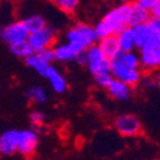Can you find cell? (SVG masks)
I'll list each match as a JSON object with an SVG mask.
<instances>
[{
	"label": "cell",
	"mask_w": 160,
	"mask_h": 160,
	"mask_svg": "<svg viewBox=\"0 0 160 160\" xmlns=\"http://www.w3.org/2000/svg\"><path fill=\"white\" fill-rule=\"evenodd\" d=\"M132 3H124L109 10L106 14L99 21V23L94 27L98 40L105 36L117 35L124 27H127V22L131 14Z\"/></svg>",
	"instance_id": "cell-1"
},
{
	"label": "cell",
	"mask_w": 160,
	"mask_h": 160,
	"mask_svg": "<svg viewBox=\"0 0 160 160\" xmlns=\"http://www.w3.org/2000/svg\"><path fill=\"white\" fill-rule=\"evenodd\" d=\"M67 42L71 44L76 51H82L95 45L98 42V37L92 26L78 22L67 32Z\"/></svg>",
	"instance_id": "cell-2"
},
{
	"label": "cell",
	"mask_w": 160,
	"mask_h": 160,
	"mask_svg": "<svg viewBox=\"0 0 160 160\" xmlns=\"http://www.w3.org/2000/svg\"><path fill=\"white\" fill-rule=\"evenodd\" d=\"M109 71H110V74L113 78L126 83L129 87L137 86L142 81L141 69L140 68L132 69V68H127L126 65H123L121 62V54L117 58L109 60Z\"/></svg>",
	"instance_id": "cell-3"
},
{
	"label": "cell",
	"mask_w": 160,
	"mask_h": 160,
	"mask_svg": "<svg viewBox=\"0 0 160 160\" xmlns=\"http://www.w3.org/2000/svg\"><path fill=\"white\" fill-rule=\"evenodd\" d=\"M131 28L133 33V40H135V49L141 50L142 48L152 46V45L160 46V33L152 31L148 22Z\"/></svg>",
	"instance_id": "cell-4"
},
{
	"label": "cell",
	"mask_w": 160,
	"mask_h": 160,
	"mask_svg": "<svg viewBox=\"0 0 160 160\" xmlns=\"http://www.w3.org/2000/svg\"><path fill=\"white\" fill-rule=\"evenodd\" d=\"M115 129L124 137L137 136L141 132V122L135 114H121L114 121Z\"/></svg>",
	"instance_id": "cell-5"
},
{
	"label": "cell",
	"mask_w": 160,
	"mask_h": 160,
	"mask_svg": "<svg viewBox=\"0 0 160 160\" xmlns=\"http://www.w3.org/2000/svg\"><path fill=\"white\" fill-rule=\"evenodd\" d=\"M55 35H57L55 30L52 27L46 26V27L42 28L41 31L30 33L26 41H27V44L31 46L33 52H40L42 49L52 45V42L55 41Z\"/></svg>",
	"instance_id": "cell-6"
},
{
	"label": "cell",
	"mask_w": 160,
	"mask_h": 160,
	"mask_svg": "<svg viewBox=\"0 0 160 160\" xmlns=\"http://www.w3.org/2000/svg\"><path fill=\"white\" fill-rule=\"evenodd\" d=\"M28 32L24 28V26L22 23V21H16L12 22L9 24H7L5 27L0 28V37L4 42H7L8 45H13L17 42H22L26 41L28 37Z\"/></svg>",
	"instance_id": "cell-7"
},
{
	"label": "cell",
	"mask_w": 160,
	"mask_h": 160,
	"mask_svg": "<svg viewBox=\"0 0 160 160\" xmlns=\"http://www.w3.org/2000/svg\"><path fill=\"white\" fill-rule=\"evenodd\" d=\"M140 67L146 71H155L160 65V46L152 45L138 50Z\"/></svg>",
	"instance_id": "cell-8"
},
{
	"label": "cell",
	"mask_w": 160,
	"mask_h": 160,
	"mask_svg": "<svg viewBox=\"0 0 160 160\" xmlns=\"http://www.w3.org/2000/svg\"><path fill=\"white\" fill-rule=\"evenodd\" d=\"M38 145L37 133L31 129H19L18 133V142H17V151L22 155H31L36 150Z\"/></svg>",
	"instance_id": "cell-9"
},
{
	"label": "cell",
	"mask_w": 160,
	"mask_h": 160,
	"mask_svg": "<svg viewBox=\"0 0 160 160\" xmlns=\"http://www.w3.org/2000/svg\"><path fill=\"white\" fill-rule=\"evenodd\" d=\"M86 54H87L86 65L92 74H95L101 69H109V60L104 57V54L96 44L88 48L86 50Z\"/></svg>",
	"instance_id": "cell-10"
},
{
	"label": "cell",
	"mask_w": 160,
	"mask_h": 160,
	"mask_svg": "<svg viewBox=\"0 0 160 160\" xmlns=\"http://www.w3.org/2000/svg\"><path fill=\"white\" fill-rule=\"evenodd\" d=\"M96 45L99 46V49L101 50L104 57L108 60H112V59L117 58L122 52L121 49H119L118 40H117L115 35H110V36H105V37L99 38Z\"/></svg>",
	"instance_id": "cell-11"
},
{
	"label": "cell",
	"mask_w": 160,
	"mask_h": 160,
	"mask_svg": "<svg viewBox=\"0 0 160 160\" xmlns=\"http://www.w3.org/2000/svg\"><path fill=\"white\" fill-rule=\"evenodd\" d=\"M19 129H8L0 135V154L12 155L17 151Z\"/></svg>",
	"instance_id": "cell-12"
},
{
	"label": "cell",
	"mask_w": 160,
	"mask_h": 160,
	"mask_svg": "<svg viewBox=\"0 0 160 160\" xmlns=\"http://www.w3.org/2000/svg\"><path fill=\"white\" fill-rule=\"evenodd\" d=\"M44 77L49 79L52 90H54L55 92H58V94H63V92L67 90V81H65L64 76L52 64L49 65V68H48Z\"/></svg>",
	"instance_id": "cell-13"
},
{
	"label": "cell",
	"mask_w": 160,
	"mask_h": 160,
	"mask_svg": "<svg viewBox=\"0 0 160 160\" xmlns=\"http://www.w3.org/2000/svg\"><path fill=\"white\" fill-rule=\"evenodd\" d=\"M106 88H108L109 95L113 99L119 100V101H124V100L129 99V96H131V87L121 81H118L115 78L112 79Z\"/></svg>",
	"instance_id": "cell-14"
},
{
	"label": "cell",
	"mask_w": 160,
	"mask_h": 160,
	"mask_svg": "<svg viewBox=\"0 0 160 160\" xmlns=\"http://www.w3.org/2000/svg\"><path fill=\"white\" fill-rule=\"evenodd\" d=\"M149 19H150V16H149L148 10H145L143 8H141L136 2L132 3L131 14H129V18H128V22H127L128 27H135V26L146 23Z\"/></svg>",
	"instance_id": "cell-15"
},
{
	"label": "cell",
	"mask_w": 160,
	"mask_h": 160,
	"mask_svg": "<svg viewBox=\"0 0 160 160\" xmlns=\"http://www.w3.org/2000/svg\"><path fill=\"white\" fill-rule=\"evenodd\" d=\"M54 50V55H55V60L58 62H71L74 60L76 57V49L68 44V42H59L55 46H52Z\"/></svg>",
	"instance_id": "cell-16"
},
{
	"label": "cell",
	"mask_w": 160,
	"mask_h": 160,
	"mask_svg": "<svg viewBox=\"0 0 160 160\" xmlns=\"http://www.w3.org/2000/svg\"><path fill=\"white\" fill-rule=\"evenodd\" d=\"M118 40V45L122 52L135 51V40H133V33L131 27H124L119 33L115 35Z\"/></svg>",
	"instance_id": "cell-17"
},
{
	"label": "cell",
	"mask_w": 160,
	"mask_h": 160,
	"mask_svg": "<svg viewBox=\"0 0 160 160\" xmlns=\"http://www.w3.org/2000/svg\"><path fill=\"white\" fill-rule=\"evenodd\" d=\"M24 28L27 30L28 33H33V32H37V31H41L42 28L46 27V21L42 16L40 14H32V16H28L26 17L23 21H22Z\"/></svg>",
	"instance_id": "cell-18"
},
{
	"label": "cell",
	"mask_w": 160,
	"mask_h": 160,
	"mask_svg": "<svg viewBox=\"0 0 160 160\" xmlns=\"http://www.w3.org/2000/svg\"><path fill=\"white\" fill-rule=\"evenodd\" d=\"M26 60V64H27L30 68H32L33 71H36L40 76H45V73H46V71H48V68H49V63H46V62H44L41 58H40V55L38 54H36V52H33V54H31L28 58H26L24 59Z\"/></svg>",
	"instance_id": "cell-19"
},
{
	"label": "cell",
	"mask_w": 160,
	"mask_h": 160,
	"mask_svg": "<svg viewBox=\"0 0 160 160\" xmlns=\"http://www.w3.org/2000/svg\"><path fill=\"white\" fill-rule=\"evenodd\" d=\"M26 96H27V99L30 101H33L36 104H42L48 100L46 91L41 86H33V87L28 88L27 92H26Z\"/></svg>",
	"instance_id": "cell-20"
},
{
	"label": "cell",
	"mask_w": 160,
	"mask_h": 160,
	"mask_svg": "<svg viewBox=\"0 0 160 160\" xmlns=\"http://www.w3.org/2000/svg\"><path fill=\"white\" fill-rule=\"evenodd\" d=\"M9 49H10V51L16 57L22 58V59H26V58H28L31 54H33V50L27 44V41H22V42H17V44L9 45Z\"/></svg>",
	"instance_id": "cell-21"
},
{
	"label": "cell",
	"mask_w": 160,
	"mask_h": 160,
	"mask_svg": "<svg viewBox=\"0 0 160 160\" xmlns=\"http://www.w3.org/2000/svg\"><path fill=\"white\" fill-rule=\"evenodd\" d=\"M50 2L65 14L74 13L79 5V0H50Z\"/></svg>",
	"instance_id": "cell-22"
},
{
	"label": "cell",
	"mask_w": 160,
	"mask_h": 160,
	"mask_svg": "<svg viewBox=\"0 0 160 160\" xmlns=\"http://www.w3.org/2000/svg\"><path fill=\"white\" fill-rule=\"evenodd\" d=\"M121 62L127 68L137 69L140 68V60L138 54L136 51H128V52H121Z\"/></svg>",
	"instance_id": "cell-23"
},
{
	"label": "cell",
	"mask_w": 160,
	"mask_h": 160,
	"mask_svg": "<svg viewBox=\"0 0 160 160\" xmlns=\"http://www.w3.org/2000/svg\"><path fill=\"white\" fill-rule=\"evenodd\" d=\"M92 76H94L95 82L99 86H101V87H108V85L110 83V81L113 79L109 69H101V71L96 72L95 74H92Z\"/></svg>",
	"instance_id": "cell-24"
},
{
	"label": "cell",
	"mask_w": 160,
	"mask_h": 160,
	"mask_svg": "<svg viewBox=\"0 0 160 160\" xmlns=\"http://www.w3.org/2000/svg\"><path fill=\"white\" fill-rule=\"evenodd\" d=\"M30 121H31V123L33 126L32 129L37 133V132L41 131V127L45 123V114L42 112H40V110H35V112H32L30 114Z\"/></svg>",
	"instance_id": "cell-25"
},
{
	"label": "cell",
	"mask_w": 160,
	"mask_h": 160,
	"mask_svg": "<svg viewBox=\"0 0 160 160\" xmlns=\"http://www.w3.org/2000/svg\"><path fill=\"white\" fill-rule=\"evenodd\" d=\"M36 54L40 55V58H41L44 62L51 64L52 62H55V55H54V50H52V46H49V48H45L42 49L40 52H36Z\"/></svg>",
	"instance_id": "cell-26"
},
{
	"label": "cell",
	"mask_w": 160,
	"mask_h": 160,
	"mask_svg": "<svg viewBox=\"0 0 160 160\" xmlns=\"http://www.w3.org/2000/svg\"><path fill=\"white\" fill-rule=\"evenodd\" d=\"M136 3L143 8L145 10H150L152 7H155L156 4H160V0H136Z\"/></svg>",
	"instance_id": "cell-27"
},
{
	"label": "cell",
	"mask_w": 160,
	"mask_h": 160,
	"mask_svg": "<svg viewBox=\"0 0 160 160\" xmlns=\"http://www.w3.org/2000/svg\"><path fill=\"white\" fill-rule=\"evenodd\" d=\"M74 60H76L78 64H81V65H86V62H87L86 50L77 51V52H76V57H74Z\"/></svg>",
	"instance_id": "cell-28"
},
{
	"label": "cell",
	"mask_w": 160,
	"mask_h": 160,
	"mask_svg": "<svg viewBox=\"0 0 160 160\" xmlns=\"http://www.w3.org/2000/svg\"><path fill=\"white\" fill-rule=\"evenodd\" d=\"M148 23H149L150 27L152 28V31H155V32L160 33V19H156V18H150V19L148 21Z\"/></svg>",
	"instance_id": "cell-29"
},
{
	"label": "cell",
	"mask_w": 160,
	"mask_h": 160,
	"mask_svg": "<svg viewBox=\"0 0 160 160\" xmlns=\"http://www.w3.org/2000/svg\"><path fill=\"white\" fill-rule=\"evenodd\" d=\"M149 16H150V18L160 19V4H156L155 7H152L149 10Z\"/></svg>",
	"instance_id": "cell-30"
},
{
	"label": "cell",
	"mask_w": 160,
	"mask_h": 160,
	"mask_svg": "<svg viewBox=\"0 0 160 160\" xmlns=\"http://www.w3.org/2000/svg\"><path fill=\"white\" fill-rule=\"evenodd\" d=\"M121 4H124V3H128V0H118Z\"/></svg>",
	"instance_id": "cell-31"
},
{
	"label": "cell",
	"mask_w": 160,
	"mask_h": 160,
	"mask_svg": "<svg viewBox=\"0 0 160 160\" xmlns=\"http://www.w3.org/2000/svg\"><path fill=\"white\" fill-rule=\"evenodd\" d=\"M0 3H2V0H0Z\"/></svg>",
	"instance_id": "cell-32"
}]
</instances>
